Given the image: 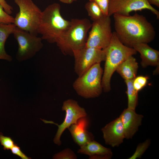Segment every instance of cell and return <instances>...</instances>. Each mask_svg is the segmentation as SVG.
Listing matches in <instances>:
<instances>
[{
	"label": "cell",
	"mask_w": 159,
	"mask_h": 159,
	"mask_svg": "<svg viewBox=\"0 0 159 159\" xmlns=\"http://www.w3.org/2000/svg\"><path fill=\"white\" fill-rule=\"evenodd\" d=\"M113 15L115 32L125 45L132 48L135 44L148 43L154 39L156 33L154 28L143 15L136 13L132 16Z\"/></svg>",
	"instance_id": "cell-1"
},
{
	"label": "cell",
	"mask_w": 159,
	"mask_h": 159,
	"mask_svg": "<svg viewBox=\"0 0 159 159\" xmlns=\"http://www.w3.org/2000/svg\"><path fill=\"white\" fill-rule=\"evenodd\" d=\"M60 6L54 3L42 11L38 34L42 39L57 44L62 38L70 25V21L64 19L60 13Z\"/></svg>",
	"instance_id": "cell-2"
},
{
	"label": "cell",
	"mask_w": 159,
	"mask_h": 159,
	"mask_svg": "<svg viewBox=\"0 0 159 159\" xmlns=\"http://www.w3.org/2000/svg\"><path fill=\"white\" fill-rule=\"evenodd\" d=\"M104 49L105 59L102 83L103 91L107 92L111 90V78L118 67L129 57L136 54L137 52L133 48L122 44L115 32H112L110 43Z\"/></svg>",
	"instance_id": "cell-3"
},
{
	"label": "cell",
	"mask_w": 159,
	"mask_h": 159,
	"mask_svg": "<svg viewBox=\"0 0 159 159\" xmlns=\"http://www.w3.org/2000/svg\"><path fill=\"white\" fill-rule=\"evenodd\" d=\"M70 22L67 31L56 44L63 54L73 55L74 52L85 46L92 24L86 18L72 19Z\"/></svg>",
	"instance_id": "cell-4"
},
{
	"label": "cell",
	"mask_w": 159,
	"mask_h": 159,
	"mask_svg": "<svg viewBox=\"0 0 159 159\" xmlns=\"http://www.w3.org/2000/svg\"><path fill=\"white\" fill-rule=\"evenodd\" d=\"M103 70L100 63L95 64L81 75L72 84L77 93L86 99L97 97L103 91L102 81Z\"/></svg>",
	"instance_id": "cell-5"
},
{
	"label": "cell",
	"mask_w": 159,
	"mask_h": 159,
	"mask_svg": "<svg viewBox=\"0 0 159 159\" xmlns=\"http://www.w3.org/2000/svg\"><path fill=\"white\" fill-rule=\"evenodd\" d=\"M19 6L14 24L19 29L37 36L42 11L32 0H14Z\"/></svg>",
	"instance_id": "cell-6"
},
{
	"label": "cell",
	"mask_w": 159,
	"mask_h": 159,
	"mask_svg": "<svg viewBox=\"0 0 159 159\" xmlns=\"http://www.w3.org/2000/svg\"><path fill=\"white\" fill-rule=\"evenodd\" d=\"M13 34L18 44L16 58L19 62L32 58L43 47L41 37L32 34L16 26Z\"/></svg>",
	"instance_id": "cell-7"
},
{
	"label": "cell",
	"mask_w": 159,
	"mask_h": 159,
	"mask_svg": "<svg viewBox=\"0 0 159 159\" xmlns=\"http://www.w3.org/2000/svg\"><path fill=\"white\" fill-rule=\"evenodd\" d=\"M110 17L106 16L93 21L88 33L86 46L102 49L107 47L112 34Z\"/></svg>",
	"instance_id": "cell-8"
},
{
	"label": "cell",
	"mask_w": 159,
	"mask_h": 159,
	"mask_svg": "<svg viewBox=\"0 0 159 159\" xmlns=\"http://www.w3.org/2000/svg\"><path fill=\"white\" fill-rule=\"evenodd\" d=\"M62 110L65 112V115L64 121L59 125L52 121L41 119L45 123L53 124L58 126L53 141L59 146L61 144L60 138L64 131L72 125L76 124L80 118L87 116L85 109L80 107L77 101L72 99H68L64 101Z\"/></svg>",
	"instance_id": "cell-9"
},
{
	"label": "cell",
	"mask_w": 159,
	"mask_h": 159,
	"mask_svg": "<svg viewBox=\"0 0 159 159\" xmlns=\"http://www.w3.org/2000/svg\"><path fill=\"white\" fill-rule=\"evenodd\" d=\"M73 56L74 58V71L79 76L94 64L105 61V52L104 49L85 46L74 52Z\"/></svg>",
	"instance_id": "cell-10"
},
{
	"label": "cell",
	"mask_w": 159,
	"mask_h": 159,
	"mask_svg": "<svg viewBox=\"0 0 159 159\" xmlns=\"http://www.w3.org/2000/svg\"><path fill=\"white\" fill-rule=\"evenodd\" d=\"M148 9L159 18V12L147 0H110L108 8V16L114 14L128 16L132 11Z\"/></svg>",
	"instance_id": "cell-11"
},
{
	"label": "cell",
	"mask_w": 159,
	"mask_h": 159,
	"mask_svg": "<svg viewBox=\"0 0 159 159\" xmlns=\"http://www.w3.org/2000/svg\"><path fill=\"white\" fill-rule=\"evenodd\" d=\"M101 130L105 144L112 147L119 146L125 138L123 125L119 117L106 124Z\"/></svg>",
	"instance_id": "cell-12"
},
{
	"label": "cell",
	"mask_w": 159,
	"mask_h": 159,
	"mask_svg": "<svg viewBox=\"0 0 159 159\" xmlns=\"http://www.w3.org/2000/svg\"><path fill=\"white\" fill-rule=\"evenodd\" d=\"M122 122L125 138H132L141 125L143 116L136 112L135 110L127 107L124 109L119 116Z\"/></svg>",
	"instance_id": "cell-13"
},
{
	"label": "cell",
	"mask_w": 159,
	"mask_h": 159,
	"mask_svg": "<svg viewBox=\"0 0 159 159\" xmlns=\"http://www.w3.org/2000/svg\"><path fill=\"white\" fill-rule=\"evenodd\" d=\"M89 123L86 116L80 118L76 124L68 128L74 141L80 147L94 140L93 135L87 130Z\"/></svg>",
	"instance_id": "cell-14"
},
{
	"label": "cell",
	"mask_w": 159,
	"mask_h": 159,
	"mask_svg": "<svg viewBox=\"0 0 159 159\" xmlns=\"http://www.w3.org/2000/svg\"><path fill=\"white\" fill-rule=\"evenodd\" d=\"M77 152L88 156L90 159H110L113 155L110 148L104 147L94 140L80 146Z\"/></svg>",
	"instance_id": "cell-15"
},
{
	"label": "cell",
	"mask_w": 159,
	"mask_h": 159,
	"mask_svg": "<svg viewBox=\"0 0 159 159\" xmlns=\"http://www.w3.org/2000/svg\"><path fill=\"white\" fill-rule=\"evenodd\" d=\"M148 43H141L134 45L133 48L140 54L141 64L143 68L149 66H159V52L150 47Z\"/></svg>",
	"instance_id": "cell-16"
},
{
	"label": "cell",
	"mask_w": 159,
	"mask_h": 159,
	"mask_svg": "<svg viewBox=\"0 0 159 159\" xmlns=\"http://www.w3.org/2000/svg\"><path fill=\"white\" fill-rule=\"evenodd\" d=\"M138 67L136 59L131 56L120 64L116 71L125 80H132L136 77Z\"/></svg>",
	"instance_id": "cell-17"
},
{
	"label": "cell",
	"mask_w": 159,
	"mask_h": 159,
	"mask_svg": "<svg viewBox=\"0 0 159 159\" xmlns=\"http://www.w3.org/2000/svg\"><path fill=\"white\" fill-rule=\"evenodd\" d=\"M14 24H0V59L11 61L12 58L6 52L5 44L7 38L13 34L16 27Z\"/></svg>",
	"instance_id": "cell-18"
},
{
	"label": "cell",
	"mask_w": 159,
	"mask_h": 159,
	"mask_svg": "<svg viewBox=\"0 0 159 159\" xmlns=\"http://www.w3.org/2000/svg\"><path fill=\"white\" fill-rule=\"evenodd\" d=\"M133 80H125V82L127 86V107L135 110L138 103V92L133 87Z\"/></svg>",
	"instance_id": "cell-19"
},
{
	"label": "cell",
	"mask_w": 159,
	"mask_h": 159,
	"mask_svg": "<svg viewBox=\"0 0 159 159\" xmlns=\"http://www.w3.org/2000/svg\"><path fill=\"white\" fill-rule=\"evenodd\" d=\"M88 16L94 21L99 20L105 16L99 6L95 2L89 1L85 6Z\"/></svg>",
	"instance_id": "cell-20"
},
{
	"label": "cell",
	"mask_w": 159,
	"mask_h": 159,
	"mask_svg": "<svg viewBox=\"0 0 159 159\" xmlns=\"http://www.w3.org/2000/svg\"><path fill=\"white\" fill-rule=\"evenodd\" d=\"M150 143V140L148 139L144 142L139 144L133 154L128 159H136L140 158L149 146Z\"/></svg>",
	"instance_id": "cell-21"
},
{
	"label": "cell",
	"mask_w": 159,
	"mask_h": 159,
	"mask_svg": "<svg viewBox=\"0 0 159 159\" xmlns=\"http://www.w3.org/2000/svg\"><path fill=\"white\" fill-rule=\"evenodd\" d=\"M54 159H76L77 156L70 149L66 148L55 154L53 156Z\"/></svg>",
	"instance_id": "cell-22"
},
{
	"label": "cell",
	"mask_w": 159,
	"mask_h": 159,
	"mask_svg": "<svg viewBox=\"0 0 159 159\" xmlns=\"http://www.w3.org/2000/svg\"><path fill=\"white\" fill-rule=\"evenodd\" d=\"M148 78L146 76H139L133 80V87L138 92L143 89L147 85Z\"/></svg>",
	"instance_id": "cell-23"
},
{
	"label": "cell",
	"mask_w": 159,
	"mask_h": 159,
	"mask_svg": "<svg viewBox=\"0 0 159 159\" xmlns=\"http://www.w3.org/2000/svg\"><path fill=\"white\" fill-rule=\"evenodd\" d=\"M14 18L7 13L0 4V24H14Z\"/></svg>",
	"instance_id": "cell-24"
},
{
	"label": "cell",
	"mask_w": 159,
	"mask_h": 159,
	"mask_svg": "<svg viewBox=\"0 0 159 159\" xmlns=\"http://www.w3.org/2000/svg\"><path fill=\"white\" fill-rule=\"evenodd\" d=\"M0 143L3 146V148L5 150H11L15 144L14 141L11 137L4 136L1 132Z\"/></svg>",
	"instance_id": "cell-25"
},
{
	"label": "cell",
	"mask_w": 159,
	"mask_h": 159,
	"mask_svg": "<svg viewBox=\"0 0 159 159\" xmlns=\"http://www.w3.org/2000/svg\"><path fill=\"white\" fill-rule=\"evenodd\" d=\"M95 2L101 9L105 16H108V8L110 0H89Z\"/></svg>",
	"instance_id": "cell-26"
},
{
	"label": "cell",
	"mask_w": 159,
	"mask_h": 159,
	"mask_svg": "<svg viewBox=\"0 0 159 159\" xmlns=\"http://www.w3.org/2000/svg\"><path fill=\"white\" fill-rule=\"evenodd\" d=\"M12 153L20 157L22 159H29L30 158L27 156L21 150L20 148L16 144H15L11 149Z\"/></svg>",
	"instance_id": "cell-27"
},
{
	"label": "cell",
	"mask_w": 159,
	"mask_h": 159,
	"mask_svg": "<svg viewBox=\"0 0 159 159\" xmlns=\"http://www.w3.org/2000/svg\"><path fill=\"white\" fill-rule=\"evenodd\" d=\"M0 4L2 6L5 11L8 14H10L12 13L13 8L7 4L5 0H0Z\"/></svg>",
	"instance_id": "cell-28"
},
{
	"label": "cell",
	"mask_w": 159,
	"mask_h": 159,
	"mask_svg": "<svg viewBox=\"0 0 159 159\" xmlns=\"http://www.w3.org/2000/svg\"><path fill=\"white\" fill-rule=\"evenodd\" d=\"M150 5L156 6L158 7H159V0H147Z\"/></svg>",
	"instance_id": "cell-29"
},
{
	"label": "cell",
	"mask_w": 159,
	"mask_h": 159,
	"mask_svg": "<svg viewBox=\"0 0 159 159\" xmlns=\"http://www.w3.org/2000/svg\"><path fill=\"white\" fill-rule=\"evenodd\" d=\"M62 3L66 4H71L77 0H59Z\"/></svg>",
	"instance_id": "cell-30"
}]
</instances>
